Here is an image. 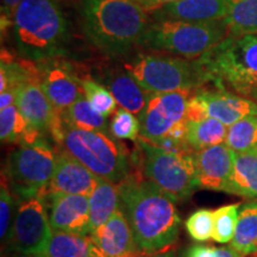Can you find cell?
<instances>
[{
    "instance_id": "cell-1",
    "label": "cell",
    "mask_w": 257,
    "mask_h": 257,
    "mask_svg": "<svg viewBox=\"0 0 257 257\" xmlns=\"http://www.w3.org/2000/svg\"><path fill=\"white\" fill-rule=\"evenodd\" d=\"M118 187L120 210L126 217L141 252L155 253L175 243L181 218L174 199L149 180L133 175L118 184Z\"/></svg>"
},
{
    "instance_id": "cell-2",
    "label": "cell",
    "mask_w": 257,
    "mask_h": 257,
    "mask_svg": "<svg viewBox=\"0 0 257 257\" xmlns=\"http://www.w3.org/2000/svg\"><path fill=\"white\" fill-rule=\"evenodd\" d=\"M79 14L87 40L110 56L124 55L141 44L152 24L146 10L134 0H81Z\"/></svg>"
},
{
    "instance_id": "cell-3",
    "label": "cell",
    "mask_w": 257,
    "mask_h": 257,
    "mask_svg": "<svg viewBox=\"0 0 257 257\" xmlns=\"http://www.w3.org/2000/svg\"><path fill=\"white\" fill-rule=\"evenodd\" d=\"M12 29L21 56L37 63L62 53L68 31L56 0H22L15 11Z\"/></svg>"
},
{
    "instance_id": "cell-4",
    "label": "cell",
    "mask_w": 257,
    "mask_h": 257,
    "mask_svg": "<svg viewBox=\"0 0 257 257\" xmlns=\"http://www.w3.org/2000/svg\"><path fill=\"white\" fill-rule=\"evenodd\" d=\"M50 134L63 152L99 178L120 184L130 175L131 162L127 148L111 134L68 126L61 120L59 112Z\"/></svg>"
},
{
    "instance_id": "cell-5",
    "label": "cell",
    "mask_w": 257,
    "mask_h": 257,
    "mask_svg": "<svg viewBox=\"0 0 257 257\" xmlns=\"http://www.w3.org/2000/svg\"><path fill=\"white\" fill-rule=\"evenodd\" d=\"M198 61L207 81L257 102V35L227 36Z\"/></svg>"
},
{
    "instance_id": "cell-6",
    "label": "cell",
    "mask_w": 257,
    "mask_h": 257,
    "mask_svg": "<svg viewBox=\"0 0 257 257\" xmlns=\"http://www.w3.org/2000/svg\"><path fill=\"white\" fill-rule=\"evenodd\" d=\"M224 21L188 22L162 19L150 24L141 44L149 50L168 53L186 60L200 59L226 38Z\"/></svg>"
},
{
    "instance_id": "cell-7",
    "label": "cell",
    "mask_w": 257,
    "mask_h": 257,
    "mask_svg": "<svg viewBox=\"0 0 257 257\" xmlns=\"http://www.w3.org/2000/svg\"><path fill=\"white\" fill-rule=\"evenodd\" d=\"M124 69L148 94L191 92L207 82L199 61L141 54L125 63Z\"/></svg>"
},
{
    "instance_id": "cell-8",
    "label": "cell",
    "mask_w": 257,
    "mask_h": 257,
    "mask_svg": "<svg viewBox=\"0 0 257 257\" xmlns=\"http://www.w3.org/2000/svg\"><path fill=\"white\" fill-rule=\"evenodd\" d=\"M142 173L175 201L186 200L198 187L194 153H169L138 137Z\"/></svg>"
},
{
    "instance_id": "cell-9",
    "label": "cell",
    "mask_w": 257,
    "mask_h": 257,
    "mask_svg": "<svg viewBox=\"0 0 257 257\" xmlns=\"http://www.w3.org/2000/svg\"><path fill=\"white\" fill-rule=\"evenodd\" d=\"M56 152L46 138L21 144L8 157L3 174L16 198L43 194L56 165Z\"/></svg>"
},
{
    "instance_id": "cell-10",
    "label": "cell",
    "mask_w": 257,
    "mask_h": 257,
    "mask_svg": "<svg viewBox=\"0 0 257 257\" xmlns=\"http://www.w3.org/2000/svg\"><path fill=\"white\" fill-rule=\"evenodd\" d=\"M11 232L8 242L15 252L37 256L44 248L51 232L47 205L43 195L17 198Z\"/></svg>"
},
{
    "instance_id": "cell-11",
    "label": "cell",
    "mask_w": 257,
    "mask_h": 257,
    "mask_svg": "<svg viewBox=\"0 0 257 257\" xmlns=\"http://www.w3.org/2000/svg\"><path fill=\"white\" fill-rule=\"evenodd\" d=\"M256 114L257 102L248 98L233 94L226 89H199L188 99L186 119L210 117L231 126L244 118Z\"/></svg>"
},
{
    "instance_id": "cell-12",
    "label": "cell",
    "mask_w": 257,
    "mask_h": 257,
    "mask_svg": "<svg viewBox=\"0 0 257 257\" xmlns=\"http://www.w3.org/2000/svg\"><path fill=\"white\" fill-rule=\"evenodd\" d=\"M189 92L149 94L146 107L138 115L140 137L156 142L167 136L175 125L186 120Z\"/></svg>"
},
{
    "instance_id": "cell-13",
    "label": "cell",
    "mask_w": 257,
    "mask_h": 257,
    "mask_svg": "<svg viewBox=\"0 0 257 257\" xmlns=\"http://www.w3.org/2000/svg\"><path fill=\"white\" fill-rule=\"evenodd\" d=\"M37 68L42 88L56 112L66 110L85 95L82 80L69 63L55 57L41 62Z\"/></svg>"
},
{
    "instance_id": "cell-14",
    "label": "cell",
    "mask_w": 257,
    "mask_h": 257,
    "mask_svg": "<svg viewBox=\"0 0 257 257\" xmlns=\"http://www.w3.org/2000/svg\"><path fill=\"white\" fill-rule=\"evenodd\" d=\"M42 195L46 200L51 230L81 236L91 234L88 195L62 193Z\"/></svg>"
},
{
    "instance_id": "cell-15",
    "label": "cell",
    "mask_w": 257,
    "mask_h": 257,
    "mask_svg": "<svg viewBox=\"0 0 257 257\" xmlns=\"http://www.w3.org/2000/svg\"><path fill=\"white\" fill-rule=\"evenodd\" d=\"M95 257H136L141 255L124 212H117L89 234Z\"/></svg>"
},
{
    "instance_id": "cell-16",
    "label": "cell",
    "mask_w": 257,
    "mask_h": 257,
    "mask_svg": "<svg viewBox=\"0 0 257 257\" xmlns=\"http://www.w3.org/2000/svg\"><path fill=\"white\" fill-rule=\"evenodd\" d=\"M199 188L225 192L233 168V152L226 143L194 153Z\"/></svg>"
},
{
    "instance_id": "cell-17",
    "label": "cell",
    "mask_w": 257,
    "mask_h": 257,
    "mask_svg": "<svg viewBox=\"0 0 257 257\" xmlns=\"http://www.w3.org/2000/svg\"><path fill=\"white\" fill-rule=\"evenodd\" d=\"M100 179L69 154L59 152L56 154L55 170L43 194L62 193L91 195Z\"/></svg>"
},
{
    "instance_id": "cell-18",
    "label": "cell",
    "mask_w": 257,
    "mask_h": 257,
    "mask_svg": "<svg viewBox=\"0 0 257 257\" xmlns=\"http://www.w3.org/2000/svg\"><path fill=\"white\" fill-rule=\"evenodd\" d=\"M16 105L34 130L40 134L50 133L57 112L42 88L40 75L18 86Z\"/></svg>"
},
{
    "instance_id": "cell-19",
    "label": "cell",
    "mask_w": 257,
    "mask_h": 257,
    "mask_svg": "<svg viewBox=\"0 0 257 257\" xmlns=\"http://www.w3.org/2000/svg\"><path fill=\"white\" fill-rule=\"evenodd\" d=\"M226 14V0H179L156 9L153 11V17L156 21L213 22L224 21Z\"/></svg>"
},
{
    "instance_id": "cell-20",
    "label": "cell",
    "mask_w": 257,
    "mask_h": 257,
    "mask_svg": "<svg viewBox=\"0 0 257 257\" xmlns=\"http://www.w3.org/2000/svg\"><path fill=\"white\" fill-rule=\"evenodd\" d=\"M105 87L112 93L117 104L124 110L140 115L148 101V94L138 85L136 80L125 72L110 73L105 78Z\"/></svg>"
},
{
    "instance_id": "cell-21",
    "label": "cell",
    "mask_w": 257,
    "mask_h": 257,
    "mask_svg": "<svg viewBox=\"0 0 257 257\" xmlns=\"http://www.w3.org/2000/svg\"><path fill=\"white\" fill-rule=\"evenodd\" d=\"M89 219L92 232L104 225L120 208L118 184L100 179L94 191L88 195ZM91 232V233H92Z\"/></svg>"
},
{
    "instance_id": "cell-22",
    "label": "cell",
    "mask_w": 257,
    "mask_h": 257,
    "mask_svg": "<svg viewBox=\"0 0 257 257\" xmlns=\"http://www.w3.org/2000/svg\"><path fill=\"white\" fill-rule=\"evenodd\" d=\"M229 126L214 119H186V142L193 152H200L210 147L226 142Z\"/></svg>"
},
{
    "instance_id": "cell-23",
    "label": "cell",
    "mask_w": 257,
    "mask_h": 257,
    "mask_svg": "<svg viewBox=\"0 0 257 257\" xmlns=\"http://www.w3.org/2000/svg\"><path fill=\"white\" fill-rule=\"evenodd\" d=\"M226 193L245 199H257V155L233 152V168Z\"/></svg>"
},
{
    "instance_id": "cell-24",
    "label": "cell",
    "mask_w": 257,
    "mask_h": 257,
    "mask_svg": "<svg viewBox=\"0 0 257 257\" xmlns=\"http://www.w3.org/2000/svg\"><path fill=\"white\" fill-rule=\"evenodd\" d=\"M36 257H95L89 236L53 231Z\"/></svg>"
},
{
    "instance_id": "cell-25",
    "label": "cell",
    "mask_w": 257,
    "mask_h": 257,
    "mask_svg": "<svg viewBox=\"0 0 257 257\" xmlns=\"http://www.w3.org/2000/svg\"><path fill=\"white\" fill-rule=\"evenodd\" d=\"M230 245L244 256L257 253V199L240 205L238 223Z\"/></svg>"
},
{
    "instance_id": "cell-26",
    "label": "cell",
    "mask_w": 257,
    "mask_h": 257,
    "mask_svg": "<svg viewBox=\"0 0 257 257\" xmlns=\"http://www.w3.org/2000/svg\"><path fill=\"white\" fill-rule=\"evenodd\" d=\"M229 36L257 35V0H226Z\"/></svg>"
},
{
    "instance_id": "cell-27",
    "label": "cell",
    "mask_w": 257,
    "mask_h": 257,
    "mask_svg": "<svg viewBox=\"0 0 257 257\" xmlns=\"http://www.w3.org/2000/svg\"><path fill=\"white\" fill-rule=\"evenodd\" d=\"M40 137L41 134L28 124L17 105L0 110V138L3 143L29 144Z\"/></svg>"
},
{
    "instance_id": "cell-28",
    "label": "cell",
    "mask_w": 257,
    "mask_h": 257,
    "mask_svg": "<svg viewBox=\"0 0 257 257\" xmlns=\"http://www.w3.org/2000/svg\"><path fill=\"white\" fill-rule=\"evenodd\" d=\"M59 114L61 120L68 126L110 134V126H107L106 117L98 113L92 107L86 95H82L79 100H76L66 110L59 112Z\"/></svg>"
},
{
    "instance_id": "cell-29",
    "label": "cell",
    "mask_w": 257,
    "mask_h": 257,
    "mask_svg": "<svg viewBox=\"0 0 257 257\" xmlns=\"http://www.w3.org/2000/svg\"><path fill=\"white\" fill-rule=\"evenodd\" d=\"M225 143L237 154L257 155V114L229 126Z\"/></svg>"
},
{
    "instance_id": "cell-30",
    "label": "cell",
    "mask_w": 257,
    "mask_h": 257,
    "mask_svg": "<svg viewBox=\"0 0 257 257\" xmlns=\"http://www.w3.org/2000/svg\"><path fill=\"white\" fill-rule=\"evenodd\" d=\"M240 204L225 205L214 211L213 240L217 243H230L236 232Z\"/></svg>"
},
{
    "instance_id": "cell-31",
    "label": "cell",
    "mask_w": 257,
    "mask_h": 257,
    "mask_svg": "<svg viewBox=\"0 0 257 257\" xmlns=\"http://www.w3.org/2000/svg\"><path fill=\"white\" fill-rule=\"evenodd\" d=\"M82 88L89 104L98 113L107 118L117 111V101L105 86L92 79H83Z\"/></svg>"
},
{
    "instance_id": "cell-32",
    "label": "cell",
    "mask_w": 257,
    "mask_h": 257,
    "mask_svg": "<svg viewBox=\"0 0 257 257\" xmlns=\"http://www.w3.org/2000/svg\"><path fill=\"white\" fill-rule=\"evenodd\" d=\"M186 231L192 239L197 242H206L213 239L214 211L200 208L193 212L185 223Z\"/></svg>"
},
{
    "instance_id": "cell-33",
    "label": "cell",
    "mask_w": 257,
    "mask_h": 257,
    "mask_svg": "<svg viewBox=\"0 0 257 257\" xmlns=\"http://www.w3.org/2000/svg\"><path fill=\"white\" fill-rule=\"evenodd\" d=\"M110 134L117 140L137 141L141 135V123L133 112L118 108L110 121Z\"/></svg>"
},
{
    "instance_id": "cell-34",
    "label": "cell",
    "mask_w": 257,
    "mask_h": 257,
    "mask_svg": "<svg viewBox=\"0 0 257 257\" xmlns=\"http://www.w3.org/2000/svg\"><path fill=\"white\" fill-rule=\"evenodd\" d=\"M16 197L10 188L8 180L2 173V192H0V237L2 240L8 242L10 232H11L12 223H14Z\"/></svg>"
},
{
    "instance_id": "cell-35",
    "label": "cell",
    "mask_w": 257,
    "mask_h": 257,
    "mask_svg": "<svg viewBox=\"0 0 257 257\" xmlns=\"http://www.w3.org/2000/svg\"><path fill=\"white\" fill-rule=\"evenodd\" d=\"M185 257H244L231 245L211 246L204 244H193L185 252Z\"/></svg>"
},
{
    "instance_id": "cell-36",
    "label": "cell",
    "mask_w": 257,
    "mask_h": 257,
    "mask_svg": "<svg viewBox=\"0 0 257 257\" xmlns=\"http://www.w3.org/2000/svg\"><path fill=\"white\" fill-rule=\"evenodd\" d=\"M22 0H2V18L3 22L12 21L16 9L21 4Z\"/></svg>"
},
{
    "instance_id": "cell-37",
    "label": "cell",
    "mask_w": 257,
    "mask_h": 257,
    "mask_svg": "<svg viewBox=\"0 0 257 257\" xmlns=\"http://www.w3.org/2000/svg\"><path fill=\"white\" fill-rule=\"evenodd\" d=\"M134 2L137 3L140 6H142L146 11L153 12L156 9L162 8V6L170 4V3L179 2V0H134Z\"/></svg>"
},
{
    "instance_id": "cell-38",
    "label": "cell",
    "mask_w": 257,
    "mask_h": 257,
    "mask_svg": "<svg viewBox=\"0 0 257 257\" xmlns=\"http://www.w3.org/2000/svg\"><path fill=\"white\" fill-rule=\"evenodd\" d=\"M17 99V89L10 88L8 91L0 93V110H4L16 104Z\"/></svg>"
},
{
    "instance_id": "cell-39",
    "label": "cell",
    "mask_w": 257,
    "mask_h": 257,
    "mask_svg": "<svg viewBox=\"0 0 257 257\" xmlns=\"http://www.w3.org/2000/svg\"><path fill=\"white\" fill-rule=\"evenodd\" d=\"M136 257H176V253L174 250H162V251L155 252V253H141Z\"/></svg>"
},
{
    "instance_id": "cell-40",
    "label": "cell",
    "mask_w": 257,
    "mask_h": 257,
    "mask_svg": "<svg viewBox=\"0 0 257 257\" xmlns=\"http://www.w3.org/2000/svg\"><path fill=\"white\" fill-rule=\"evenodd\" d=\"M17 257H36V256H27V255H22V256H17Z\"/></svg>"
}]
</instances>
